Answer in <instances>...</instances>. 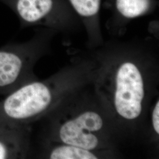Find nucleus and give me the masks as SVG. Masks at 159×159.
Listing matches in <instances>:
<instances>
[{"label":"nucleus","mask_w":159,"mask_h":159,"mask_svg":"<svg viewBox=\"0 0 159 159\" xmlns=\"http://www.w3.org/2000/svg\"><path fill=\"white\" fill-rule=\"evenodd\" d=\"M97 48L94 80L106 114L117 125L133 127L142 119L150 94L146 66L153 51L146 42H104Z\"/></svg>","instance_id":"f257e3e1"},{"label":"nucleus","mask_w":159,"mask_h":159,"mask_svg":"<svg viewBox=\"0 0 159 159\" xmlns=\"http://www.w3.org/2000/svg\"><path fill=\"white\" fill-rule=\"evenodd\" d=\"M97 63L80 60L47 79L32 81L6 95L0 102V123L29 125L46 117L87 81L94 79Z\"/></svg>","instance_id":"f03ea898"},{"label":"nucleus","mask_w":159,"mask_h":159,"mask_svg":"<svg viewBox=\"0 0 159 159\" xmlns=\"http://www.w3.org/2000/svg\"><path fill=\"white\" fill-rule=\"evenodd\" d=\"M47 116L50 119L47 140L110 152V120L100 110L84 106L63 111L57 106Z\"/></svg>","instance_id":"7ed1b4c3"},{"label":"nucleus","mask_w":159,"mask_h":159,"mask_svg":"<svg viewBox=\"0 0 159 159\" xmlns=\"http://www.w3.org/2000/svg\"><path fill=\"white\" fill-rule=\"evenodd\" d=\"M57 31L44 27L23 43H9L0 48V95L6 96L21 86L36 80L35 63L50 50Z\"/></svg>","instance_id":"20e7f679"},{"label":"nucleus","mask_w":159,"mask_h":159,"mask_svg":"<svg viewBox=\"0 0 159 159\" xmlns=\"http://www.w3.org/2000/svg\"><path fill=\"white\" fill-rule=\"evenodd\" d=\"M17 16L21 28L39 26L58 33H70L83 27L68 0H0Z\"/></svg>","instance_id":"39448f33"},{"label":"nucleus","mask_w":159,"mask_h":159,"mask_svg":"<svg viewBox=\"0 0 159 159\" xmlns=\"http://www.w3.org/2000/svg\"><path fill=\"white\" fill-rule=\"evenodd\" d=\"M159 0H113L107 29L114 34L124 33L132 20L152 14Z\"/></svg>","instance_id":"423d86ee"},{"label":"nucleus","mask_w":159,"mask_h":159,"mask_svg":"<svg viewBox=\"0 0 159 159\" xmlns=\"http://www.w3.org/2000/svg\"><path fill=\"white\" fill-rule=\"evenodd\" d=\"M30 148L29 125L0 123V159H25Z\"/></svg>","instance_id":"0eeeda50"},{"label":"nucleus","mask_w":159,"mask_h":159,"mask_svg":"<svg viewBox=\"0 0 159 159\" xmlns=\"http://www.w3.org/2000/svg\"><path fill=\"white\" fill-rule=\"evenodd\" d=\"M79 17L87 36V45L91 49L104 43L101 29L100 11L102 0H68Z\"/></svg>","instance_id":"6e6552de"},{"label":"nucleus","mask_w":159,"mask_h":159,"mask_svg":"<svg viewBox=\"0 0 159 159\" xmlns=\"http://www.w3.org/2000/svg\"><path fill=\"white\" fill-rule=\"evenodd\" d=\"M105 153L47 140L43 156L50 159H97L104 156Z\"/></svg>","instance_id":"1a4fd4ad"},{"label":"nucleus","mask_w":159,"mask_h":159,"mask_svg":"<svg viewBox=\"0 0 159 159\" xmlns=\"http://www.w3.org/2000/svg\"><path fill=\"white\" fill-rule=\"evenodd\" d=\"M152 124L155 134L157 136L159 134V101L155 103L153 111L152 113Z\"/></svg>","instance_id":"9d476101"}]
</instances>
